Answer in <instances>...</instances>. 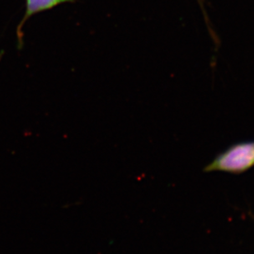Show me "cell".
<instances>
[{
  "label": "cell",
  "instance_id": "obj_1",
  "mask_svg": "<svg viewBox=\"0 0 254 254\" xmlns=\"http://www.w3.org/2000/svg\"><path fill=\"white\" fill-rule=\"evenodd\" d=\"M254 166V141L234 144L225 151L218 154L204 169L206 173L225 172L240 174Z\"/></svg>",
  "mask_w": 254,
  "mask_h": 254
},
{
  "label": "cell",
  "instance_id": "obj_2",
  "mask_svg": "<svg viewBox=\"0 0 254 254\" xmlns=\"http://www.w3.org/2000/svg\"><path fill=\"white\" fill-rule=\"evenodd\" d=\"M73 0H26V10L24 16L19 22L17 27V50L22 49L24 45V34H23V27L27 20L33 15L37 14L39 12H44L47 10L52 9L58 5L65 3V2H72Z\"/></svg>",
  "mask_w": 254,
  "mask_h": 254
}]
</instances>
